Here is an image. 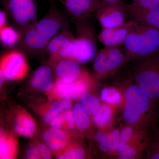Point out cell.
<instances>
[{
	"label": "cell",
	"mask_w": 159,
	"mask_h": 159,
	"mask_svg": "<svg viewBox=\"0 0 159 159\" xmlns=\"http://www.w3.org/2000/svg\"><path fill=\"white\" fill-rule=\"evenodd\" d=\"M20 39V33L13 26L8 25L0 29V41L5 48H14L19 45Z\"/></svg>",
	"instance_id": "23"
},
{
	"label": "cell",
	"mask_w": 159,
	"mask_h": 159,
	"mask_svg": "<svg viewBox=\"0 0 159 159\" xmlns=\"http://www.w3.org/2000/svg\"><path fill=\"white\" fill-rule=\"evenodd\" d=\"M133 20H127L122 25L102 29L98 34V40L106 48L119 47L123 45L132 26Z\"/></svg>",
	"instance_id": "12"
},
{
	"label": "cell",
	"mask_w": 159,
	"mask_h": 159,
	"mask_svg": "<svg viewBox=\"0 0 159 159\" xmlns=\"http://www.w3.org/2000/svg\"><path fill=\"white\" fill-rule=\"evenodd\" d=\"M49 1L51 2H54V0H49Z\"/></svg>",
	"instance_id": "40"
},
{
	"label": "cell",
	"mask_w": 159,
	"mask_h": 159,
	"mask_svg": "<svg viewBox=\"0 0 159 159\" xmlns=\"http://www.w3.org/2000/svg\"><path fill=\"white\" fill-rule=\"evenodd\" d=\"M50 149L45 144L39 143L36 145H31L26 153V158L28 159H50L52 154Z\"/></svg>",
	"instance_id": "29"
},
{
	"label": "cell",
	"mask_w": 159,
	"mask_h": 159,
	"mask_svg": "<svg viewBox=\"0 0 159 159\" xmlns=\"http://www.w3.org/2000/svg\"><path fill=\"white\" fill-rule=\"evenodd\" d=\"M139 1V0H132L133 2H137V1Z\"/></svg>",
	"instance_id": "39"
},
{
	"label": "cell",
	"mask_w": 159,
	"mask_h": 159,
	"mask_svg": "<svg viewBox=\"0 0 159 159\" xmlns=\"http://www.w3.org/2000/svg\"><path fill=\"white\" fill-rule=\"evenodd\" d=\"M0 70L8 80H20L25 78L29 73V66L22 51L14 49L3 54Z\"/></svg>",
	"instance_id": "7"
},
{
	"label": "cell",
	"mask_w": 159,
	"mask_h": 159,
	"mask_svg": "<svg viewBox=\"0 0 159 159\" xmlns=\"http://www.w3.org/2000/svg\"><path fill=\"white\" fill-rule=\"evenodd\" d=\"M85 149L79 145L70 147L58 155V159H83L85 158Z\"/></svg>",
	"instance_id": "30"
},
{
	"label": "cell",
	"mask_w": 159,
	"mask_h": 159,
	"mask_svg": "<svg viewBox=\"0 0 159 159\" xmlns=\"http://www.w3.org/2000/svg\"><path fill=\"white\" fill-rule=\"evenodd\" d=\"M91 19L74 21L76 37L73 47L72 60L80 64L93 61L98 52V34Z\"/></svg>",
	"instance_id": "5"
},
{
	"label": "cell",
	"mask_w": 159,
	"mask_h": 159,
	"mask_svg": "<svg viewBox=\"0 0 159 159\" xmlns=\"http://www.w3.org/2000/svg\"><path fill=\"white\" fill-rule=\"evenodd\" d=\"M79 99L80 105L89 116H94L102 104L98 97L89 93H86Z\"/></svg>",
	"instance_id": "24"
},
{
	"label": "cell",
	"mask_w": 159,
	"mask_h": 159,
	"mask_svg": "<svg viewBox=\"0 0 159 159\" xmlns=\"http://www.w3.org/2000/svg\"><path fill=\"white\" fill-rule=\"evenodd\" d=\"M116 107L102 103L93 117V122L99 130L109 131L113 128Z\"/></svg>",
	"instance_id": "16"
},
{
	"label": "cell",
	"mask_w": 159,
	"mask_h": 159,
	"mask_svg": "<svg viewBox=\"0 0 159 159\" xmlns=\"http://www.w3.org/2000/svg\"><path fill=\"white\" fill-rule=\"evenodd\" d=\"M94 139L97 142L100 151L108 156L110 145V131H97L94 134Z\"/></svg>",
	"instance_id": "31"
},
{
	"label": "cell",
	"mask_w": 159,
	"mask_h": 159,
	"mask_svg": "<svg viewBox=\"0 0 159 159\" xmlns=\"http://www.w3.org/2000/svg\"><path fill=\"white\" fill-rule=\"evenodd\" d=\"M145 153L147 159H159V128L156 125L151 129L149 144Z\"/></svg>",
	"instance_id": "27"
},
{
	"label": "cell",
	"mask_w": 159,
	"mask_h": 159,
	"mask_svg": "<svg viewBox=\"0 0 159 159\" xmlns=\"http://www.w3.org/2000/svg\"><path fill=\"white\" fill-rule=\"evenodd\" d=\"M114 75V85L123 94L121 108L125 125L143 130H150L155 125L156 104L136 85L126 70Z\"/></svg>",
	"instance_id": "1"
},
{
	"label": "cell",
	"mask_w": 159,
	"mask_h": 159,
	"mask_svg": "<svg viewBox=\"0 0 159 159\" xmlns=\"http://www.w3.org/2000/svg\"><path fill=\"white\" fill-rule=\"evenodd\" d=\"M120 142V129L113 128L110 131V145L108 157H112L116 154Z\"/></svg>",
	"instance_id": "32"
},
{
	"label": "cell",
	"mask_w": 159,
	"mask_h": 159,
	"mask_svg": "<svg viewBox=\"0 0 159 159\" xmlns=\"http://www.w3.org/2000/svg\"><path fill=\"white\" fill-rule=\"evenodd\" d=\"M94 78L95 80H101L109 77L108 61L106 48H103L97 52L93 60Z\"/></svg>",
	"instance_id": "21"
},
{
	"label": "cell",
	"mask_w": 159,
	"mask_h": 159,
	"mask_svg": "<svg viewBox=\"0 0 159 159\" xmlns=\"http://www.w3.org/2000/svg\"><path fill=\"white\" fill-rule=\"evenodd\" d=\"M30 83L37 90L45 92L50 91L53 87L52 69L48 66H40L34 71Z\"/></svg>",
	"instance_id": "17"
},
{
	"label": "cell",
	"mask_w": 159,
	"mask_h": 159,
	"mask_svg": "<svg viewBox=\"0 0 159 159\" xmlns=\"http://www.w3.org/2000/svg\"><path fill=\"white\" fill-rule=\"evenodd\" d=\"M93 76L86 71L77 80L70 83H66L59 79H56L54 84L55 95L63 99H77L95 82Z\"/></svg>",
	"instance_id": "8"
},
{
	"label": "cell",
	"mask_w": 159,
	"mask_h": 159,
	"mask_svg": "<svg viewBox=\"0 0 159 159\" xmlns=\"http://www.w3.org/2000/svg\"><path fill=\"white\" fill-rule=\"evenodd\" d=\"M104 2H123V0H102Z\"/></svg>",
	"instance_id": "38"
},
{
	"label": "cell",
	"mask_w": 159,
	"mask_h": 159,
	"mask_svg": "<svg viewBox=\"0 0 159 159\" xmlns=\"http://www.w3.org/2000/svg\"><path fill=\"white\" fill-rule=\"evenodd\" d=\"M15 146L12 139L6 137L2 129H0V157L1 159H12L14 157Z\"/></svg>",
	"instance_id": "28"
},
{
	"label": "cell",
	"mask_w": 159,
	"mask_h": 159,
	"mask_svg": "<svg viewBox=\"0 0 159 159\" xmlns=\"http://www.w3.org/2000/svg\"><path fill=\"white\" fill-rule=\"evenodd\" d=\"M74 125L77 129L81 131L88 129L91 122L89 116L81 108L79 103H76L73 108Z\"/></svg>",
	"instance_id": "26"
},
{
	"label": "cell",
	"mask_w": 159,
	"mask_h": 159,
	"mask_svg": "<svg viewBox=\"0 0 159 159\" xmlns=\"http://www.w3.org/2000/svg\"><path fill=\"white\" fill-rule=\"evenodd\" d=\"M5 76L2 71L0 70V85H2L5 80Z\"/></svg>",
	"instance_id": "37"
},
{
	"label": "cell",
	"mask_w": 159,
	"mask_h": 159,
	"mask_svg": "<svg viewBox=\"0 0 159 159\" xmlns=\"http://www.w3.org/2000/svg\"><path fill=\"white\" fill-rule=\"evenodd\" d=\"M106 48V47H105ZM110 77L114 76L119 69L125 65V54L119 47L106 48Z\"/></svg>",
	"instance_id": "20"
},
{
	"label": "cell",
	"mask_w": 159,
	"mask_h": 159,
	"mask_svg": "<svg viewBox=\"0 0 159 159\" xmlns=\"http://www.w3.org/2000/svg\"><path fill=\"white\" fill-rule=\"evenodd\" d=\"M75 38L70 29H64L49 42L44 52L48 54L50 57L56 56L66 44Z\"/></svg>",
	"instance_id": "18"
},
{
	"label": "cell",
	"mask_w": 159,
	"mask_h": 159,
	"mask_svg": "<svg viewBox=\"0 0 159 159\" xmlns=\"http://www.w3.org/2000/svg\"><path fill=\"white\" fill-rule=\"evenodd\" d=\"M133 21L123 45L125 65L131 61L159 54V29Z\"/></svg>",
	"instance_id": "3"
},
{
	"label": "cell",
	"mask_w": 159,
	"mask_h": 159,
	"mask_svg": "<svg viewBox=\"0 0 159 159\" xmlns=\"http://www.w3.org/2000/svg\"><path fill=\"white\" fill-rule=\"evenodd\" d=\"M62 114L63 116L64 124H66V126L68 129H73L75 126L73 110H71L70 109L66 110L62 112Z\"/></svg>",
	"instance_id": "34"
},
{
	"label": "cell",
	"mask_w": 159,
	"mask_h": 159,
	"mask_svg": "<svg viewBox=\"0 0 159 159\" xmlns=\"http://www.w3.org/2000/svg\"><path fill=\"white\" fill-rule=\"evenodd\" d=\"M73 104L71 100L63 99L55 101L52 103L47 112L43 118V121L45 123L50 122L53 118L66 110L70 109L72 107Z\"/></svg>",
	"instance_id": "25"
},
{
	"label": "cell",
	"mask_w": 159,
	"mask_h": 159,
	"mask_svg": "<svg viewBox=\"0 0 159 159\" xmlns=\"http://www.w3.org/2000/svg\"><path fill=\"white\" fill-rule=\"evenodd\" d=\"M53 2L43 17L21 33L19 45L23 51L32 54L44 52L54 36L64 29H70L67 17Z\"/></svg>",
	"instance_id": "2"
},
{
	"label": "cell",
	"mask_w": 159,
	"mask_h": 159,
	"mask_svg": "<svg viewBox=\"0 0 159 159\" xmlns=\"http://www.w3.org/2000/svg\"><path fill=\"white\" fill-rule=\"evenodd\" d=\"M4 10L15 27L22 33L38 21L34 0H2Z\"/></svg>",
	"instance_id": "6"
},
{
	"label": "cell",
	"mask_w": 159,
	"mask_h": 159,
	"mask_svg": "<svg viewBox=\"0 0 159 159\" xmlns=\"http://www.w3.org/2000/svg\"><path fill=\"white\" fill-rule=\"evenodd\" d=\"M64 7L71 20L87 19L95 17L103 2L102 0H57Z\"/></svg>",
	"instance_id": "10"
},
{
	"label": "cell",
	"mask_w": 159,
	"mask_h": 159,
	"mask_svg": "<svg viewBox=\"0 0 159 159\" xmlns=\"http://www.w3.org/2000/svg\"><path fill=\"white\" fill-rule=\"evenodd\" d=\"M100 99L103 103L121 107L123 102V94L120 89L116 86L106 87L101 90Z\"/></svg>",
	"instance_id": "22"
},
{
	"label": "cell",
	"mask_w": 159,
	"mask_h": 159,
	"mask_svg": "<svg viewBox=\"0 0 159 159\" xmlns=\"http://www.w3.org/2000/svg\"><path fill=\"white\" fill-rule=\"evenodd\" d=\"M124 5L123 1L119 2L103 1L96 12L95 17L102 29L118 27L126 22Z\"/></svg>",
	"instance_id": "9"
},
{
	"label": "cell",
	"mask_w": 159,
	"mask_h": 159,
	"mask_svg": "<svg viewBox=\"0 0 159 159\" xmlns=\"http://www.w3.org/2000/svg\"><path fill=\"white\" fill-rule=\"evenodd\" d=\"M135 6L146 9H159V0H139L132 2Z\"/></svg>",
	"instance_id": "33"
},
{
	"label": "cell",
	"mask_w": 159,
	"mask_h": 159,
	"mask_svg": "<svg viewBox=\"0 0 159 159\" xmlns=\"http://www.w3.org/2000/svg\"><path fill=\"white\" fill-rule=\"evenodd\" d=\"M126 20L135 21L159 29V9H146L125 3Z\"/></svg>",
	"instance_id": "13"
},
{
	"label": "cell",
	"mask_w": 159,
	"mask_h": 159,
	"mask_svg": "<svg viewBox=\"0 0 159 159\" xmlns=\"http://www.w3.org/2000/svg\"><path fill=\"white\" fill-rule=\"evenodd\" d=\"M70 137L65 131L52 127L42 134L45 144L53 151H58L65 148L69 143Z\"/></svg>",
	"instance_id": "15"
},
{
	"label": "cell",
	"mask_w": 159,
	"mask_h": 159,
	"mask_svg": "<svg viewBox=\"0 0 159 159\" xmlns=\"http://www.w3.org/2000/svg\"><path fill=\"white\" fill-rule=\"evenodd\" d=\"M150 134L151 130H143L125 125L120 129V142L129 145L143 157L149 144Z\"/></svg>",
	"instance_id": "11"
},
{
	"label": "cell",
	"mask_w": 159,
	"mask_h": 159,
	"mask_svg": "<svg viewBox=\"0 0 159 159\" xmlns=\"http://www.w3.org/2000/svg\"><path fill=\"white\" fill-rule=\"evenodd\" d=\"M129 76L153 103L159 102V54L126 64Z\"/></svg>",
	"instance_id": "4"
},
{
	"label": "cell",
	"mask_w": 159,
	"mask_h": 159,
	"mask_svg": "<svg viewBox=\"0 0 159 159\" xmlns=\"http://www.w3.org/2000/svg\"><path fill=\"white\" fill-rule=\"evenodd\" d=\"M7 13L4 10L0 11V29L8 25Z\"/></svg>",
	"instance_id": "36"
},
{
	"label": "cell",
	"mask_w": 159,
	"mask_h": 159,
	"mask_svg": "<svg viewBox=\"0 0 159 159\" xmlns=\"http://www.w3.org/2000/svg\"><path fill=\"white\" fill-rule=\"evenodd\" d=\"M80 64L71 60H59L54 65L56 79L60 80L66 83L77 80L86 71L81 68Z\"/></svg>",
	"instance_id": "14"
},
{
	"label": "cell",
	"mask_w": 159,
	"mask_h": 159,
	"mask_svg": "<svg viewBox=\"0 0 159 159\" xmlns=\"http://www.w3.org/2000/svg\"><path fill=\"white\" fill-rule=\"evenodd\" d=\"M14 127L18 134L30 139L34 135L36 125L33 119L29 115L21 113L16 118Z\"/></svg>",
	"instance_id": "19"
},
{
	"label": "cell",
	"mask_w": 159,
	"mask_h": 159,
	"mask_svg": "<svg viewBox=\"0 0 159 159\" xmlns=\"http://www.w3.org/2000/svg\"><path fill=\"white\" fill-rule=\"evenodd\" d=\"M49 123L51 127L57 129L61 128L64 124L62 112L53 118Z\"/></svg>",
	"instance_id": "35"
}]
</instances>
